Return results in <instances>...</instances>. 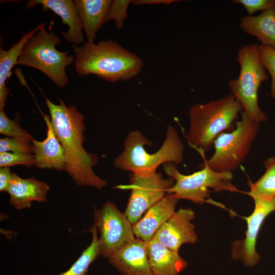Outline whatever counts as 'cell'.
Returning a JSON list of instances; mask_svg holds the SVG:
<instances>
[{
  "label": "cell",
  "mask_w": 275,
  "mask_h": 275,
  "mask_svg": "<svg viewBox=\"0 0 275 275\" xmlns=\"http://www.w3.org/2000/svg\"><path fill=\"white\" fill-rule=\"evenodd\" d=\"M45 103L55 132L65 151V171L79 187L88 186L98 189L106 187L107 181L99 177L93 170L98 161V156L88 153L83 146L86 129L84 116L75 106H67L60 99L59 104H55L46 99Z\"/></svg>",
  "instance_id": "6da1fadb"
},
{
  "label": "cell",
  "mask_w": 275,
  "mask_h": 275,
  "mask_svg": "<svg viewBox=\"0 0 275 275\" xmlns=\"http://www.w3.org/2000/svg\"><path fill=\"white\" fill-rule=\"evenodd\" d=\"M75 69L80 76L94 74L112 83L131 79L142 71L136 54L112 40L73 45Z\"/></svg>",
  "instance_id": "7a4b0ae2"
},
{
  "label": "cell",
  "mask_w": 275,
  "mask_h": 275,
  "mask_svg": "<svg viewBox=\"0 0 275 275\" xmlns=\"http://www.w3.org/2000/svg\"><path fill=\"white\" fill-rule=\"evenodd\" d=\"M152 143L140 131L129 132L124 142L123 151L114 160V166L132 174L156 172L157 168L166 163L179 164L183 160L184 145L177 130L169 125L166 138L156 152H147L145 146Z\"/></svg>",
  "instance_id": "3957f363"
},
{
  "label": "cell",
  "mask_w": 275,
  "mask_h": 275,
  "mask_svg": "<svg viewBox=\"0 0 275 275\" xmlns=\"http://www.w3.org/2000/svg\"><path fill=\"white\" fill-rule=\"evenodd\" d=\"M242 110L241 105L231 94L219 99L193 105L189 111L188 141L203 152L208 151L221 133L235 128L234 121Z\"/></svg>",
  "instance_id": "277c9868"
},
{
  "label": "cell",
  "mask_w": 275,
  "mask_h": 275,
  "mask_svg": "<svg viewBox=\"0 0 275 275\" xmlns=\"http://www.w3.org/2000/svg\"><path fill=\"white\" fill-rule=\"evenodd\" d=\"M61 39L51 31L45 30V24L26 43L17 65L35 68L45 74L59 88L68 82L66 68L75 61L68 51H60L56 46Z\"/></svg>",
  "instance_id": "5b68a950"
},
{
  "label": "cell",
  "mask_w": 275,
  "mask_h": 275,
  "mask_svg": "<svg viewBox=\"0 0 275 275\" xmlns=\"http://www.w3.org/2000/svg\"><path fill=\"white\" fill-rule=\"evenodd\" d=\"M237 61L240 73L237 78L229 81L231 94L254 121L259 124L264 122L267 118L259 106L258 92L261 83L267 79V75L260 60L259 45L251 43L240 47Z\"/></svg>",
  "instance_id": "8992f818"
},
{
  "label": "cell",
  "mask_w": 275,
  "mask_h": 275,
  "mask_svg": "<svg viewBox=\"0 0 275 275\" xmlns=\"http://www.w3.org/2000/svg\"><path fill=\"white\" fill-rule=\"evenodd\" d=\"M230 132L221 133L214 140V152L205 163L218 172H231L237 169L249 154L256 138L260 124L254 121L244 112Z\"/></svg>",
  "instance_id": "52a82bcc"
},
{
  "label": "cell",
  "mask_w": 275,
  "mask_h": 275,
  "mask_svg": "<svg viewBox=\"0 0 275 275\" xmlns=\"http://www.w3.org/2000/svg\"><path fill=\"white\" fill-rule=\"evenodd\" d=\"M163 169L175 182L168 193L174 195L179 200H187L200 204L210 200V188L217 191H239L231 182L232 173L214 171L205 163L200 170L187 175L181 173L173 163H164Z\"/></svg>",
  "instance_id": "ba28073f"
},
{
  "label": "cell",
  "mask_w": 275,
  "mask_h": 275,
  "mask_svg": "<svg viewBox=\"0 0 275 275\" xmlns=\"http://www.w3.org/2000/svg\"><path fill=\"white\" fill-rule=\"evenodd\" d=\"M93 225L99 232V256L106 259L135 238L132 224L108 201L94 210Z\"/></svg>",
  "instance_id": "9c48e42d"
},
{
  "label": "cell",
  "mask_w": 275,
  "mask_h": 275,
  "mask_svg": "<svg viewBox=\"0 0 275 275\" xmlns=\"http://www.w3.org/2000/svg\"><path fill=\"white\" fill-rule=\"evenodd\" d=\"M130 182L127 187L131 194L124 213L132 225L161 200L175 183L172 178L164 179L156 172L131 174Z\"/></svg>",
  "instance_id": "30bf717a"
},
{
  "label": "cell",
  "mask_w": 275,
  "mask_h": 275,
  "mask_svg": "<svg viewBox=\"0 0 275 275\" xmlns=\"http://www.w3.org/2000/svg\"><path fill=\"white\" fill-rule=\"evenodd\" d=\"M252 198L255 204L254 210L249 216L243 217L247 224L245 237L234 241L231 251L233 260H239L249 267L256 265L260 259L256 249L258 234L266 217L275 211V198L270 200Z\"/></svg>",
  "instance_id": "8fae6325"
},
{
  "label": "cell",
  "mask_w": 275,
  "mask_h": 275,
  "mask_svg": "<svg viewBox=\"0 0 275 275\" xmlns=\"http://www.w3.org/2000/svg\"><path fill=\"white\" fill-rule=\"evenodd\" d=\"M195 216L193 209H179L160 228L152 239L178 252L182 245L195 243L198 236L192 223Z\"/></svg>",
  "instance_id": "7c38bea8"
},
{
  "label": "cell",
  "mask_w": 275,
  "mask_h": 275,
  "mask_svg": "<svg viewBox=\"0 0 275 275\" xmlns=\"http://www.w3.org/2000/svg\"><path fill=\"white\" fill-rule=\"evenodd\" d=\"M148 242L135 238L108 258L122 275H154L148 258Z\"/></svg>",
  "instance_id": "4fadbf2b"
},
{
  "label": "cell",
  "mask_w": 275,
  "mask_h": 275,
  "mask_svg": "<svg viewBox=\"0 0 275 275\" xmlns=\"http://www.w3.org/2000/svg\"><path fill=\"white\" fill-rule=\"evenodd\" d=\"M46 125V136L43 141H32L34 166L41 169L65 171L66 157L63 147L54 130L50 116L43 115Z\"/></svg>",
  "instance_id": "5bb4252c"
},
{
  "label": "cell",
  "mask_w": 275,
  "mask_h": 275,
  "mask_svg": "<svg viewBox=\"0 0 275 275\" xmlns=\"http://www.w3.org/2000/svg\"><path fill=\"white\" fill-rule=\"evenodd\" d=\"M49 186L45 182L33 177L23 178L12 173L6 192L9 204L17 210L30 208L32 202H46Z\"/></svg>",
  "instance_id": "9a60e30c"
},
{
  "label": "cell",
  "mask_w": 275,
  "mask_h": 275,
  "mask_svg": "<svg viewBox=\"0 0 275 275\" xmlns=\"http://www.w3.org/2000/svg\"><path fill=\"white\" fill-rule=\"evenodd\" d=\"M179 200L174 195H166L150 208L135 224L133 230L137 238L149 242L160 228L173 215Z\"/></svg>",
  "instance_id": "2e32d148"
},
{
  "label": "cell",
  "mask_w": 275,
  "mask_h": 275,
  "mask_svg": "<svg viewBox=\"0 0 275 275\" xmlns=\"http://www.w3.org/2000/svg\"><path fill=\"white\" fill-rule=\"evenodd\" d=\"M36 5H41L43 10L52 11L61 17L62 23L68 26L67 32H61L65 40L74 45L85 43L82 25L74 1L31 0L28 1L26 8L31 9Z\"/></svg>",
  "instance_id": "e0dca14e"
},
{
  "label": "cell",
  "mask_w": 275,
  "mask_h": 275,
  "mask_svg": "<svg viewBox=\"0 0 275 275\" xmlns=\"http://www.w3.org/2000/svg\"><path fill=\"white\" fill-rule=\"evenodd\" d=\"M148 258L154 275H179L188 263L178 252L170 250L155 239L148 242Z\"/></svg>",
  "instance_id": "ac0fdd59"
},
{
  "label": "cell",
  "mask_w": 275,
  "mask_h": 275,
  "mask_svg": "<svg viewBox=\"0 0 275 275\" xmlns=\"http://www.w3.org/2000/svg\"><path fill=\"white\" fill-rule=\"evenodd\" d=\"M111 0H75L79 19L88 42H94L98 30L105 22Z\"/></svg>",
  "instance_id": "d6986e66"
},
{
  "label": "cell",
  "mask_w": 275,
  "mask_h": 275,
  "mask_svg": "<svg viewBox=\"0 0 275 275\" xmlns=\"http://www.w3.org/2000/svg\"><path fill=\"white\" fill-rule=\"evenodd\" d=\"M239 26L245 33L256 37L261 44L275 48V6L258 16L242 17Z\"/></svg>",
  "instance_id": "ffe728a7"
},
{
  "label": "cell",
  "mask_w": 275,
  "mask_h": 275,
  "mask_svg": "<svg viewBox=\"0 0 275 275\" xmlns=\"http://www.w3.org/2000/svg\"><path fill=\"white\" fill-rule=\"evenodd\" d=\"M45 24L42 22L33 30L22 35L19 40L9 49L5 50L2 46L0 48V111L3 110L9 93L6 86L7 80L11 76L13 67L17 62L21 52L27 41Z\"/></svg>",
  "instance_id": "44dd1931"
},
{
  "label": "cell",
  "mask_w": 275,
  "mask_h": 275,
  "mask_svg": "<svg viewBox=\"0 0 275 275\" xmlns=\"http://www.w3.org/2000/svg\"><path fill=\"white\" fill-rule=\"evenodd\" d=\"M92 234V241L90 245L66 271L58 275H87L91 264L99 256L98 232L93 225L88 230Z\"/></svg>",
  "instance_id": "7402d4cb"
},
{
  "label": "cell",
  "mask_w": 275,
  "mask_h": 275,
  "mask_svg": "<svg viewBox=\"0 0 275 275\" xmlns=\"http://www.w3.org/2000/svg\"><path fill=\"white\" fill-rule=\"evenodd\" d=\"M263 163L264 174L257 181L250 184L248 194L252 198L270 200L275 198V157L267 158Z\"/></svg>",
  "instance_id": "603a6c76"
},
{
  "label": "cell",
  "mask_w": 275,
  "mask_h": 275,
  "mask_svg": "<svg viewBox=\"0 0 275 275\" xmlns=\"http://www.w3.org/2000/svg\"><path fill=\"white\" fill-rule=\"evenodd\" d=\"M0 133L32 143V136L14 121L10 119L3 110L0 111Z\"/></svg>",
  "instance_id": "cb8c5ba5"
},
{
  "label": "cell",
  "mask_w": 275,
  "mask_h": 275,
  "mask_svg": "<svg viewBox=\"0 0 275 275\" xmlns=\"http://www.w3.org/2000/svg\"><path fill=\"white\" fill-rule=\"evenodd\" d=\"M35 158L32 153L13 152L0 153V167H11L22 165L27 167L34 166Z\"/></svg>",
  "instance_id": "d4e9b609"
},
{
  "label": "cell",
  "mask_w": 275,
  "mask_h": 275,
  "mask_svg": "<svg viewBox=\"0 0 275 275\" xmlns=\"http://www.w3.org/2000/svg\"><path fill=\"white\" fill-rule=\"evenodd\" d=\"M259 54L262 65L271 77L270 95L275 98V48L261 44Z\"/></svg>",
  "instance_id": "484cf974"
},
{
  "label": "cell",
  "mask_w": 275,
  "mask_h": 275,
  "mask_svg": "<svg viewBox=\"0 0 275 275\" xmlns=\"http://www.w3.org/2000/svg\"><path fill=\"white\" fill-rule=\"evenodd\" d=\"M131 1L114 0L109 6L105 22L114 20L116 27L123 28L125 20L127 18V11Z\"/></svg>",
  "instance_id": "4316f807"
},
{
  "label": "cell",
  "mask_w": 275,
  "mask_h": 275,
  "mask_svg": "<svg viewBox=\"0 0 275 275\" xmlns=\"http://www.w3.org/2000/svg\"><path fill=\"white\" fill-rule=\"evenodd\" d=\"M6 152L33 153V146L32 143L18 139L2 138L0 139V153Z\"/></svg>",
  "instance_id": "83f0119b"
},
{
  "label": "cell",
  "mask_w": 275,
  "mask_h": 275,
  "mask_svg": "<svg viewBox=\"0 0 275 275\" xmlns=\"http://www.w3.org/2000/svg\"><path fill=\"white\" fill-rule=\"evenodd\" d=\"M233 2L241 4L250 16H253L260 11H264L275 6V0H234Z\"/></svg>",
  "instance_id": "f1b7e54d"
},
{
  "label": "cell",
  "mask_w": 275,
  "mask_h": 275,
  "mask_svg": "<svg viewBox=\"0 0 275 275\" xmlns=\"http://www.w3.org/2000/svg\"><path fill=\"white\" fill-rule=\"evenodd\" d=\"M12 173L9 167H3L0 169V191L6 192L9 186Z\"/></svg>",
  "instance_id": "f546056e"
},
{
  "label": "cell",
  "mask_w": 275,
  "mask_h": 275,
  "mask_svg": "<svg viewBox=\"0 0 275 275\" xmlns=\"http://www.w3.org/2000/svg\"><path fill=\"white\" fill-rule=\"evenodd\" d=\"M177 1H178L175 0H133L131 1V3L135 5L157 4H164L168 5L173 2Z\"/></svg>",
  "instance_id": "4dcf8cb0"
}]
</instances>
